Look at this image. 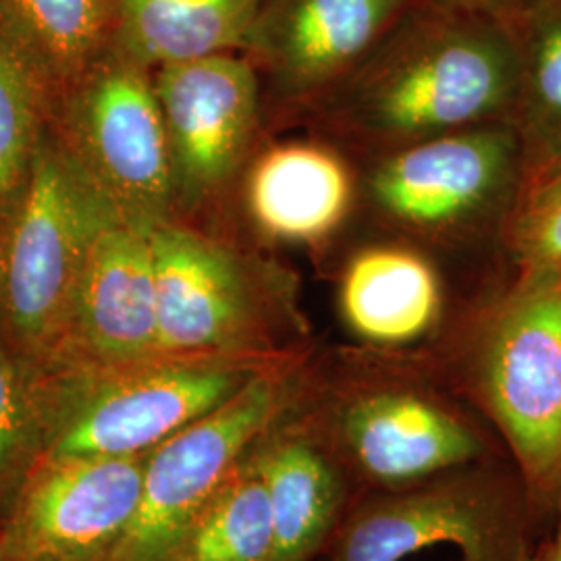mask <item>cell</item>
Instances as JSON below:
<instances>
[{
    "label": "cell",
    "instance_id": "obj_1",
    "mask_svg": "<svg viewBox=\"0 0 561 561\" xmlns=\"http://www.w3.org/2000/svg\"><path fill=\"white\" fill-rule=\"evenodd\" d=\"M518 88V53L495 11L416 0L333 90V113L343 134L389 154L512 121Z\"/></svg>",
    "mask_w": 561,
    "mask_h": 561
},
{
    "label": "cell",
    "instance_id": "obj_2",
    "mask_svg": "<svg viewBox=\"0 0 561 561\" xmlns=\"http://www.w3.org/2000/svg\"><path fill=\"white\" fill-rule=\"evenodd\" d=\"M113 217L119 215L50 125L20 198L0 221V345L27 381L62 370L83 266Z\"/></svg>",
    "mask_w": 561,
    "mask_h": 561
},
{
    "label": "cell",
    "instance_id": "obj_3",
    "mask_svg": "<svg viewBox=\"0 0 561 561\" xmlns=\"http://www.w3.org/2000/svg\"><path fill=\"white\" fill-rule=\"evenodd\" d=\"M271 364L152 358L30 382L44 431L42 456L146 454L233 398Z\"/></svg>",
    "mask_w": 561,
    "mask_h": 561
},
{
    "label": "cell",
    "instance_id": "obj_4",
    "mask_svg": "<svg viewBox=\"0 0 561 561\" xmlns=\"http://www.w3.org/2000/svg\"><path fill=\"white\" fill-rule=\"evenodd\" d=\"M294 414L329 447L352 484L375 493L495 460L477 421L412 377H360L327 393H312L306 381Z\"/></svg>",
    "mask_w": 561,
    "mask_h": 561
},
{
    "label": "cell",
    "instance_id": "obj_5",
    "mask_svg": "<svg viewBox=\"0 0 561 561\" xmlns=\"http://www.w3.org/2000/svg\"><path fill=\"white\" fill-rule=\"evenodd\" d=\"M530 493L520 470L495 460L377 493L345 516L333 561H403L435 545L461 561H526Z\"/></svg>",
    "mask_w": 561,
    "mask_h": 561
},
{
    "label": "cell",
    "instance_id": "obj_6",
    "mask_svg": "<svg viewBox=\"0 0 561 561\" xmlns=\"http://www.w3.org/2000/svg\"><path fill=\"white\" fill-rule=\"evenodd\" d=\"M161 358L277 362L301 356L289 304L268 294L233 254L171 222L150 229Z\"/></svg>",
    "mask_w": 561,
    "mask_h": 561
},
{
    "label": "cell",
    "instance_id": "obj_7",
    "mask_svg": "<svg viewBox=\"0 0 561 561\" xmlns=\"http://www.w3.org/2000/svg\"><path fill=\"white\" fill-rule=\"evenodd\" d=\"M304 356L275 362L240 391L148 451L138 512L108 561H164L183 528L298 401Z\"/></svg>",
    "mask_w": 561,
    "mask_h": 561
},
{
    "label": "cell",
    "instance_id": "obj_8",
    "mask_svg": "<svg viewBox=\"0 0 561 561\" xmlns=\"http://www.w3.org/2000/svg\"><path fill=\"white\" fill-rule=\"evenodd\" d=\"M148 69L111 50L55 106L53 131L121 219L167 222L173 162Z\"/></svg>",
    "mask_w": 561,
    "mask_h": 561
},
{
    "label": "cell",
    "instance_id": "obj_9",
    "mask_svg": "<svg viewBox=\"0 0 561 561\" xmlns=\"http://www.w3.org/2000/svg\"><path fill=\"white\" fill-rule=\"evenodd\" d=\"M526 148L512 121L416 141L389 152L370 180L382 215L428 241L458 243L503 221L516 198Z\"/></svg>",
    "mask_w": 561,
    "mask_h": 561
},
{
    "label": "cell",
    "instance_id": "obj_10",
    "mask_svg": "<svg viewBox=\"0 0 561 561\" xmlns=\"http://www.w3.org/2000/svg\"><path fill=\"white\" fill-rule=\"evenodd\" d=\"M479 393L530 491L561 482V280L526 287L493 322Z\"/></svg>",
    "mask_w": 561,
    "mask_h": 561
},
{
    "label": "cell",
    "instance_id": "obj_11",
    "mask_svg": "<svg viewBox=\"0 0 561 561\" xmlns=\"http://www.w3.org/2000/svg\"><path fill=\"white\" fill-rule=\"evenodd\" d=\"M146 458L42 456L0 516L9 560H111L138 512Z\"/></svg>",
    "mask_w": 561,
    "mask_h": 561
},
{
    "label": "cell",
    "instance_id": "obj_12",
    "mask_svg": "<svg viewBox=\"0 0 561 561\" xmlns=\"http://www.w3.org/2000/svg\"><path fill=\"white\" fill-rule=\"evenodd\" d=\"M154 94L173 162L175 190L201 194L227 180L250 141L256 69L233 53L169 62L157 69Z\"/></svg>",
    "mask_w": 561,
    "mask_h": 561
},
{
    "label": "cell",
    "instance_id": "obj_13",
    "mask_svg": "<svg viewBox=\"0 0 561 561\" xmlns=\"http://www.w3.org/2000/svg\"><path fill=\"white\" fill-rule=\"evenodd\" d=\"M152 358L161 356L150 229L113 217L99 231L83 266L60 373Z\"/></svg>",
    "mask_w": 561,
    "mask_h": 561
},
{
    "label": "cell",
    "instance_id": "obj_14",
    "mask_svg": "<svg viewBox=\"0 0 561 561\" xmlns=\"http://www.w3.org/2000/svg\"><path fill=\"white\" fill-rule=\"evenodd\" d=\"M416 0H264L245 50L291 94L333 92Z\"/></svg>",
    "mask_w": 561,
    "mask_h": 561
},
{
    "label": "cell",
    "instance_id": "obj_15",
    "mask_svg": "<svg viewBox=\"0 0 561 561\" xmlns=\"http://www.w3.org/2000/svg\"><path fill=\"white\" fill-rule=\"evenodd\" d=\"M294 405L252 447L271 503L273 561L314 560L335 539L350 505V477Z\"/></svg>",
    "mask_w": 561,
    "mask_h": 561
},
{
    "label": "cell",
    "instance_id": "obj_16",
    "mask_svg": "<svg viewBox=\"0 0 561 561\" xmlns=\"http://www.w3.org/2000/svg\"><path fill=\"white\" fill-rule=\"evenodd\" d=\"M340 310L358 340L381 350L405 347L424 340L442 321V280L414 250L368 248L341 277Z\"/></svg>",
    "mask_w": 561,
    "mask_h": 561
},
{
    "label": "cell",
    "instance_id": "obj_17",
    "mask_svg": "<svg viewBox=\"0 0 561 561\" xmlns=\"http://www.w3.org/2000/svg\"><path fill=\"white\" fill-rule=\"evenodd\" d=\"M352 175L340 154L319 144H283L256 162L248 202L264 233L283 241H319L352 206Z\"/></svg>",
    "mask_w": 561,
    "mask_h": 561
},
{
    "label": "cell",
    "instance_id": "obj_18",
    "mask_svg": "<svg viewBox=\"0 0 561 561\" xmlns=\"http://www.w3.org/2000/svg\"><path fill=\"white\" fill-rule=\"evenodd\" d=\"M0 32L57 106L115 48L117 0H0Z\"/></svg>",
    "mask_w": 561,
    "mask_h": 561
},
{
    "label": "cell",
    "instance_id": "obj_19",
    "mask_svg": "<svg viewBox=\"0 0 561 561\" xmlns=\"http://www.w3.org/2000/svg\"><path fill=\"white\" fill-rule=\"evenodd\" d=\"M264 0H117L115 50L146 69L248 48Z\"/></svg>",
    "mask_w": 561,
    "mask_h": 561
},
{
    "label": "cell",
    "instance_id": "obj_20",
    "mask_svg": "<svg viewBox=\"0 0 561 561\" xmlns=\"http://www.w3.org/2000/svg\"><path fill=\"white\" fill-rule=\"evenodd\" d=\"M518 53L520 88L512 123L526 164L561 150V0H502L493 7Z\"/></svg>",
    "mask_w": 561,
    "mask_h": 561
},
{
    "label": "cell",
    "instance_id": "obj_21",
    "mask_svg": "<svg viewBox=\"0 0 561 561\" xmlns=\"http://www.w3.org/2000/svg\"><path fill=\"white\" fill-rule=\"evenodd\" d=\"M275 530L252 449L187 522L164 561H273Z\"/></svg>",
    "mask_w": 561,
    "mask_h": 561
},
{
    "label": "cell",
    "instance_id": "obj_22",
    "mask_svg": "<svg viewBox=\"0 0 561 561\" xmlns=\"http://www.w3.org/2000/svg\"><path fill=\"white\" fill-rule=\"evenodd\" d=\"M53 111L41 78L0 32V221L20 198Z\"/></svg>",
    "mask_w": 561,
    "mask_h": 561
},
{
    "label": "cell",
    "instance_id": "obj_23",
    "mask_svg": "<svg viewBox=\"0 0 561 561\" xmlns=\"http://www.w3.org/2000/svg\"><path fill=\"white\" fill-rule=\"evenodd\" d=\"M502 233L526 287L561 280V152L524 167Z\"/></svg>",
    "mask_w": 561,
    "mask_h": 561
},
{
    "label": "cell",
    "instance_id": "obj_24",
    "mask_svg": "<svg viewBox=\"0 0 561 561\" xmlns=\"http://www.w3.org/2000/svg\"><path fill=\"white\" fill-rule=\"evenodd\" d=\"M44 454V431L32 385L0 345V516Z\"/></svg>",
    "mask_w": 561,
    "mask_h": 561
},
{
    "label": "cell",
    "instance_id": "obj_25",
    "mask_svg": "<svg viewBox=\"0 0 561 561\" xmlns=\"http://www.w3.org/2000/svg\"><path fill=\"white\" fill-rule=\"evenodd\" d=\"M443 2L461 4V7H477V9H493V7H497L502 0H443Z\"/></svg>",
    "mask_w": 561,
    "mask_h": 561
},
{
    "label": "cell",
    "instance_id": "obj_26",
    "mask_svg": "<svg viewBox=\"0 0 561 561\" xmlns=\"http://www.w3.org/2000/svg\"><path fill=\"white\" fill-rule=\"evenodd\" d=\"M545 561H561V497H560V526H558V537H556V545L553 551L549 556V560Z\"/></svg>",
    "mask_w": 561,
    "mask_h": 561
},
{
    "label": "cell",
    "instance_id": "obj_27",
    "mask_svg": "<svg viewBox=\"0 0 561 561\" xmlns=\"http://www.w3.org/2000/svg\"><path fill=\"white\" fill-rule=\"evenodd\" d=\"M0 561H11L9 560V556H7V551L2 549V545H0Z\"/></svg>",
    "mask_w": 561,
    "mask_h": 561
},
{
    "label": "cell",
    "instance_id": "obj_28",
    "mask_svg": "<svg viewBox=\"0 0 561 561\" xmlns=\"http://www.w3.org/2000/svg\"><path fill=\"white\" fill-rule=\"evenodd\" d=\"M526 561H541V560H533V558H528Z\"/></svg>",
    "mask_w": 561,
    "mask_h": 561
},
{
    "label": "cell",
    "instance_id": "obj_29",
    "mask_svg": "<svg viewBox=\"0 0 561 561\" xmlns=\"http://www.w3.org/2000/svg\"><path fill=\"white\" fill-rule=\"evenodd\" d=\"M560 152H561V150H560Z\"/></svg>",
    "mask_w": 561,
    "mask_h": 561
}]
</instances>
